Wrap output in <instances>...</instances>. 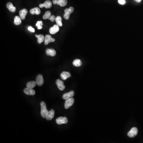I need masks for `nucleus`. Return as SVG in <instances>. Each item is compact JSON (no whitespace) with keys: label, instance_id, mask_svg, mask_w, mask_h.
<instances>
[{"label":"nucleus","instance_id":"nucleus-1","mask_svg":"<svg viewBox=\"0 0 143 143\" xmlns=\"http://www.w3.org/2000/svg\"><path fill=\"white\" fill-rule=\"evenodd\" d=\"M41 115L43 118H45L49 111L47 109V106L44 102L41 103Z\"/></svg>","mask_w":143,"mask_h":143},{"label":"nucleus","instance_id":"nucleus-2","mask_svg":"<svg viewBox=\"0 0 143 143\" xmlns=\"http://www.w3.org/2000/svg\"><path fill=\"white\" fill-rule=\"evenodd\" d=\"M74 10V9L72 7H70L69 9H66L64 10V13L65 14L64 15V18L66 20H68L70 18V16L72 13L73 12Z\"/></svg>","mask_w":143,"mask_h":143},{"label":"nucleus","instance_id":"nucleus-3","mask_svg":"<svg viewBox=\"0 0 143 143\" xmlns=\"http://www.w3.org/2000/svg\"><path fill=\"white\" fill-rule=\"evenodd\" d=\"M138 133V130L136 127L132 128L128 133V136L131 138L135 137Z\"/></svg>","mask_w":143,"mask_h":143},{"label":"nucleus","instance_id":"nucleus-4","mask_svg":"<svg viewBox=\"0 0 143 143\" xmlns=\"http://www.w3.org/2000/svg\"><path fill=\"white\" fill-rule=\"evenodd\" d=\"M74 99L73 98H71L67 99L64 104V107L66 109H68L71 107L74 103Z\"/></svg>","mask_w":143,"mask_h":143},{"label":"nucleus","instance_id":"nucleus-5","mask_svg":"<svg viewBox=\"0 0 143 143\" xmlns=\"http://www.w3.org/2000/svg\"><path fill=\"white\" fill-rule=\"evenodd\" d=\"M68 122V119L66 117H59L56 119L57 123L59 125L67 123Z\"/></svg>","mask_w":143,"mask_h":143},{"label":"nucleus","instance_id":"nucleus-6","mask_svg":"<svg viewBox=\"0 0 143 143\" xmlns=\"http://www.w3.org/2000/svg\"><path fill=\"white\" fill-rule=\"evenodd\" d=\"M53 3L54 4H57L61 6H64L67 4V0H53Z\"/></svg>","mask_w":143,"mask_h":143},{"label":"nucleus","instance_id":"nucleus-7","mask_svg":"<svg viewBox=\"0 0 143 143\" xmlns=\"http://www.w3.org/2000/svg\"><path fill=\"white\" fill-rule=\"evenodd\" d=\"M36 82L37 85L40 86L43 84L44 83L43 76L41 74H39L36 78Z\"/></svg>","mask_w":143,"mask_h":143},{"label":"nucleus","instance_id":"nucleus-8","mask_svg":"<svg viewBox=\"0 0 143 143\" xmlns=\"http://www.w3.org/2000/svg\"><path fill=\"white\" fill-rule=\"evenodd\" d=\"M45 45L48 44L49 43L51 42H54L55 40L54 38H53L51 37V36L49 35H46L45 37Z\"/></svg>","mask_w":143,"mask_h":143},{"label":"nucleus","instance_id":"nucleus-9","mask_svg":"<svg viewBox=\"0 0 143 143\" xmlns=\"http://www.w3.org/2000/svg\"><path fill=\"white\" fill-rule=\"evenodd\" d=\"M56 84L57 85L58 89L61 91H63L65 89V86L64 84V83L63 81L57 79L56 81Z\"/></svg>","mask_w":143,"mask_h":143},{"label":"nucleus","instance_id":"nucleus-10","mask_svg":"<svg viewBox=\"0 0 143 143\" xmlns=\"http://www.w3.org/2000/svg\"><path fill=\"white\" fill-rule=\"evenodd\" d=\"M52 2L49 0H46L43 4H40L39 5V7L41 8H45L46 9H49L52 6Z\"/></svg>","mask_w":143,"mask_h":143},{"label":"nucleus","instance_id":"nucleus-11","mask_svg":"<svg viewBox=\"0 0 143 143\" xmlns=\"http://www.w3.org/2000/svg\"><path fill=\"white\" fill-rule=\"evenodd\" d=\"M74 95V92L73 91H71L69 92L64 94L63 96V98L64 100H67L68 99L72 98Z\"/></svg>","mask_w":143,"mask_h":143},{"label":"nucleus","instance_id":"nucleus-12","mask_svg":"<svg viewBox=\"0 0 143 143\" xmlns=\"http://www.w3.org/2000/svg\"><path fill=\"white\" fill-rule=\"evenodd\" d=\"M23 91L26 94L30 95H33L35 94V91L32 88H26L24 89Z\"/></svg>","mask_w":143,"mask_h":143},{"label":"nucleus","instance_id":"nucleus-13","mask_svg":"<svg viewBox=\"0 0 143 143\" xmlns=\"http://www.w3.org/2000/svg\"><path fill=\"white\" fill-rule=\"evenodd\" d=\"M59 31V26L57 25H54L53 27H51L49 29L50 33L51 34H54Z\"/></svg>","mask_w":143,"mask_h":143},{"label":"nucleus","instance_id":"nucleus-14","mask_svg":"<svg viewBox=\"0 0 143 143\" xmlns=\"http://www.w3.org/2000/svg\"><path fill=\"white\" fill-rule=\"evenodd\" d=\"M54 111L53 109H51V111H49L45 118L48 121L52 120L54 116Z\"/></svg>","mask_w":143,"mask_h":143},{"label":"nucleus","instance_id":"nucleus-15","mask_svg":"<svg viewBox=\"0 0 143 143\" xmlns=\"http://www.w3.org/2000/svg\"><path fill=\"white\" fill-rule=\"evenodd\" d=\"M27 13V10L26 9H23L20 10L19 12V15L21 19L24 20Z\"/></svg>","mask_w":143,"mask_h":143},{"label":"nucleus","instance_id":"nucleus-16","mask_svg":"<svg viewBox=\"0 0 143 143\" xmlns=\"http://www.w3.org/2000/svg\"><path fill=\"white\" fill-rule=\"evenodd\" d=\"M46 54L48 56H51V57H54L56 54L55 50L53 49H48L46 51Z\"/></svg>","mask_w":143,"mask_h":143},{"label":"nucleus","instance_id":"nucleus-17","mask_svg":"<svg viewBox=\"0 0 143 143\" xmlns=\"http://www.w3.org/2000/svg\"><path fill=\"white\" fill-rule=\"evenodd\" d=\"M70 76L71 74L70 73L67 72H63L61 74V78L64 80H65Z\"/></svg>","mask_w":143,"mask_h":143},{"label":"nucleus","instance_id":"nucleus-18","mask_svg":"<svg viewBox=\"0 0 143 143\" xmlns=\"http://www.w3.org/2000/svg\"><path fill=\"white\" fill-rule=\"evenodd\" d=\"M30 13L33 15L35 14H36V15H39L41 13V10L39 8L35 7L31 9L30 10Z\"/></svg>","mask_w":143,"mask_h":143},{"label":"nucleus","instance_id":"nucleus-19","mask_svg":"<svg viewBox=\"0 0 143 143\" xmlns=\"http://www.w3.org/2000/svg\"><path fill=\"white\" fill-rule=\"evenodd\" d=\"M6 7L9 9V11L12 13H14L16 10V8L13 6V4L12 3H8L6 4Z\"/></svg>","mask_w":143,"mask_h":143},{"label":"nucleus","instance_id":"nucleus-20","mask_svg":"<svg viewBox=\"0 0 143 143\" xmlns=\"http://www.w3.org/2000/svg\"><path fill=\"white\" fill-rule=\"evenodd\" d=\"M36 37H37V39H37V42H38L39 44H41L45 40L44 36L43 35H36Z\"/></svg>","mask_w":143,"mask_h":143},{"label":"nucleus","instance_id":"nucleus-21","mask_svg":"<svg viewBox=\"0 0 143 143\" xmlns=\"http://www.w3.org/2000/svg\"><path fill=\"white\" fill-rule=\"evenodd\" d=\"M36 84H36V81H30L27 83V84H26V86H27V88L33 89V88H34L36 86Z\"/></svg>","mask_w":143,"mask_h":143},{"label":"nucleus","instance_id":"nucleus-22","mask_svg":"<svg viewBox=\"0 0 143 143\" xmlns=\"http://www.w3.org/2000/svg\"><path fill=\"white\" fill-rule=\"evenodd\" d=\"M21 18L18 16H15L14 19V23L16 25H19L22 23Z\"/></svg>","mask_w":143,"mask_h":143},{"label":"nucleus","instance_id":"nucleus-23","mask_svg":"<svg viewBox=\"0 0 143 143\" xmlns=\"http://www.w3.org/2000/svg\"><path fill=\"white\" fill-rule=\"evenodd\" d=\"M56 22L57 23V25L58 26H63V23L62 22V18L60 16H57V17L55 19Z\"/></svg>","mask_w":143,"mask_h":143},{"label":"nucleus","instance_id":"nucleus-24","mask_svg":"<svg viewBox=\"0 0 143 143\" xmlns=\"http://www.w3.org/2000/svg\"><path fill=\"white\" fill-rule=\"evenodd\" d=\"M73 65L75 66V67H80L82 64V62L80 59H76L73 61Z\"/></svg>","mask_w":143,"mask_h":143},{"label":"nucleus","instance_id":"nucleus-25","mask_svg":"<svg viewBox=\"0 0 143 143\" xmlns=\"http://www.w3.org/2000/svg\"><path fill=\"white\" fill-rule=\"evenodd\" d=\"M51 16V13L50 11H47L43 17L44 20L49 19Z\"/></svg>","mask_w":143,"mask_h":143},{"label":"nucleus","instance_id":"nucleus-26","mask_svg":"<svg viewBox=\"0 0 143 143\" xmlns=\"http://www.w3.org/2000/svg\"><path fill=\"white\" fill-rule=\"evenodd\" d=\"M43 25V23L42 21H38L36 24V26H37V28L39 30H40L42 28V26Z\"/></svg>","mask_w":143,"mask_h":143},{"label":"nucleus","instance_id":"nucleus-27","mask_svg":"<svg viewBox=\"0 0 143 143\" xmlns=\"http://www.w3.org/2000/svg\"><path fill=\"white\" fill-rule=\"evenodd\" d=\"M56 18L54 16V15H52L49 18V20H50L51 22H54Z\"/></svg>","mask_w":143,"mask_h":143},{"label":"nucleus","instance_id":"nucleus-28","mask_svg":"<svg viewBox=\"0 0 143 143\" xmlns=\"http://www.w3.org/2000/svg\"><path fill=\"white\" fill-rule=\"evenodd\" d=\"M118 2L121 5H124L126 3V1L125 0H118Z\"/></svg>","mask_w":143,"mask_h":143},{"label":"nucleus","instance_id":"nucleus-29","mask_svg":"<svg viewBox=\"0 0 143 143\" xmlns=\"http://www.w3.org/2000/svg\"><path fill=\"white\" fill-rule=\"evenodd\" d=\"M28 30L29 31H31V32H35L34 29L31 26H29V27H28Z\"/></svg>","mask_w":143,"mask_h":143},{"label":"nucleus","instance_id":"nucleus-30","mask_svg":"<svg viewBox=\"0 0 143 143\" xmlns=\"http://www.w3.org/2000/svg\"><path fill=\"white\" fill-rule=\"evenodd\" d=\"M137 3H140L142 0H135Z\"/></svg>","mask_w":143,"mask_h":143}]
</instances>
